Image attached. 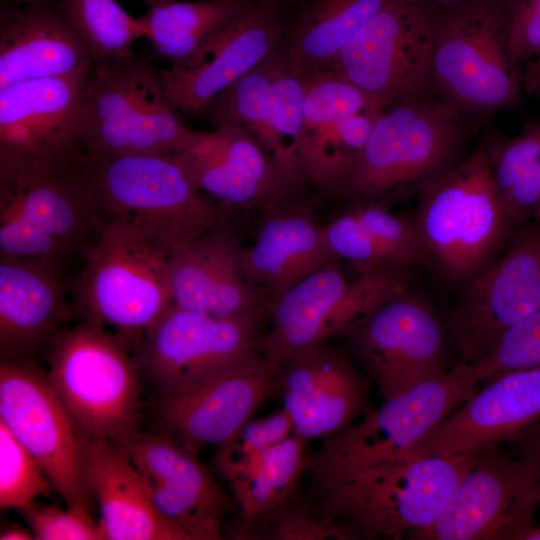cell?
Segmentation results:
<instances>
[{
  "label": "cell",
  "mask_w": 540,
  "mask_h": 540,
  "mask_svg": "<svg viewBox=\"0 0 540 540\" xmlns=\"http://www.w3.org/2000/svg\"><path fill=\"white\" fill-rule=\"evenodd\" d=\"M432 89L461 112L519 104L522 66L509 53L507 0H468L437 23Z\"/></svg>",
  "instance_id": "cell-10"
},
{
  "label": "cell",
  "mask_w": 540,
  "mask_h": 540,
  "mask_svg": "<svg viewBox=\"0 0 540 540\" xmlns=\"http://www.w3.org/2000/svg\"><path fill=\"white\" fill-rule=\"evenodd\" d=\"M513 441L518 443L520 458L532 468L540 495V420Z\"/></svg>",
  "instance_id": "cell-44"
},
{
  "label": "cell",
  "mask_w": 540,
  "mask_h": 540,
  "mask_svg": "<svg viewBox=\"0 0 540 540\" xmlns=\"http://www.w3.org/2000/svg\"><path fill=\"white\" fill-rule=\"evenodd\" d=\"M499 199L513 229L540 223V122L526 124L514 137L486 146Z\"/></svg>",
  "instance_id": "cell-35"
},
{
  "label": "cell",
  "mask_w": 540,
  "mask_h": 540,
  "mask_svg": "<svg viewBox=\"0 0 540 540\" xmlns=\"http://www.w3.org/2000/svg\"><path fill=\"white\" fill-rule=\"evenodd\" d=\"M1 540H31L34 539L30 529L13 523L4 528L0 534Z\"/></svg>",
  "instance_id": "cell-46"
},
{
  "label": "cell",
  "mask_w": 540,
  "mask_h": 540,
  "mask_svg": "<svg viewBox=\"0 0 540 540\" xmlns=\"http://www.w3.org/2000/svg\"><path fill=\"white\" fill-rule=\"evenodd\" d=\"M389 0H305L293 11L284 40L302 74L327 70L343 47Z\"/></svg>",
  "instance_id": "cell-32"
},
{
  "label": "cell",
  "mask_w": 540,
  "mask_h": 540,
  "mask_svg": "<svg viewBox=\"0 0 540 540\" xmlns=\"http://www.w3.org/2000/svg\"><path fill=\"white\" fill-rule=\"evenodd\" d=\"M437 23L422 0H389L327 70L381 110L422 97L432 88Z\"/></svg>",
  "instance_id": "cell-14"
},
{
  "label": "cell",
  "mask_w": 540,
  "mask_h": 540,
  "mask_svg": "<svg viewBox=\"0 0 540 540\" xmlns=\"http://www.w3.org/2000/svg\"><path fill=\"white\" fill-rule=\"evenodd\" d=\"M37 540H104L99 521L92 514L37 500L18 509Z\"/></svg>",
  "instance_id": "cell-42"
},
{
  "label": "cell",
  "mask_w": 540,
  "mask_h": 540,
  "mask_svg": "<svg viewBox=\"0 0 540 540\" xmlns=\"http://www.w3.org/2000/svg\"><path fill=\"white\" fill-rule=\"evenodd\" d=\"M80 165L106 224H125L169 252L226 216L172 154L86 152Z\"/></svg>",
  "instance_id": "cell-2"
},
{
  "label": "cell",
  "mask_w": 540,
  "mask_h": 540,
  "mask_svg": "<svg viewBox=\"0 0 540 540\" xmlns=\"http://www.w3.org/2000/svg\"><path fill=\"white\" fill-rule=\"evenodd\" d=\"M193 184L225 212L261 213L300 198L309 189L293 181L243 130L232 126L194 131L172 154Z\"/></svg>",
  "instance_id": "cell-20"
},
{
  "label": "cell",
  "mask_w": 540,
  "mask_h": 540,
  "mask_svg": "<svg viewBox=\"0 0 540 540\" xmlns=\"http://www.w3.org/2000/svg\"><path fill=\"white\" fill-rule=\"evenodd\" d=\"M72 285L65 266L0 257V360H36L70 320Z\"/></svg>",
  "instance_id": "cell-26"
},
{
  "label": "cell",
  "mask_w": 540,
  "mask_h": 540,
  "mask_svg": "<svg viewBox=\"0 0 540 540\" xmlns=\"http://www.w3.org/2000/svg\"><path fill=\"white\" fill-rule=\"evenodd\" d=\"M267 58L217 95L203 114L213 128L232 126L246 132L293 181L310 190L300 164L287 152L275 127Z\"/></svg>",
  "instance_id": "cell-33"
},
{
  "label": "cell",
  "mask_w": 540,
  "mask_h": 540,
  "mask_svg": "<svg viewBox=\"0 0 540 540\" xmlns=\"http://www.w3.org/2000/svg\"><path fill=\"white\" fill-rule=\"evenodd\" d=\"M303 76L298 156L310 189L327 197L365 145L381 109L331 70Z\"/></svg>",
  "instance_id": "cell-22"
},
{
  "label": "cell",
  "mask_w": 540,
  "mask_h": 540,
  "mask_svg": "<svg viewBox=\"0 0 540 540\" xmlns=\"http://www.w3.org/2000/svg\"><path fill=\"white\" fill-rule=\"evenodd\" d=\"M86 74L0 89V178L81 162Z\"/></svg>",
  "instance_id": "cell-15"
},
{
  "label": "cell",
  "mask_w": 540,
  "mask_h": 540,
  "mask_svg": "<svg viewBox=\"0 0 540 540\" xmlns=\"http://www.w3.org/2000/svg\"><path fill=\"white\" fill-rule=\"evenodd\" d=\"M255 0H158L140 16L146 38L170 63L195 52L215 31Z\"/></svg>",
  "instance_id": "cell-34"
},
{
  "label": "cell",
  "mask_w": 540,
  "mask_h": 540,
  "mask_svg": "<svg viewBox=\"0 0 540 540\" xmlns=\"http://www.w3.org/2000/svg\"><path fill=\"white\" fill-rule=\"evenodd\" d=\"M539 505L530 465L494 447L479 453L435 523L409 539L522 540Z\"/></svg>",
  "instance_id": "cell-17"
},
{
  "label": "cell",
  "mask_w": 540,
  "mask_h": 540,
  "mask_svg": "<svg viewBox=\"0 0 540 540\" xmlns=\"http://www.w3.org/2000/svg\"><path fill=\"white\" fill-rule=\"evenodd\" d=\"M233 520L227 536L236 540H355L345 526L320 513L304 490L261 513Z\"/></svg>",
  "instance_id": "cell-37"
},
{
  "label": "cell",
  "mask_w": 540,
  "mask_h": 540,
  "mask_svg": "<svg viewBox=\"0 0 540 540\" xmlns=\"http://www.w3.org/2000/svg\"><path fill=\"white\" fill-rule=\"evenodd\" d=\"M85 453L87 480L106 540H191L157 509L126 446L86 439Z\"/></svg>",
  "instance_id": "cell-30"
},
{
  "label": "cell",
  "mask_w": 540,
  "mask_h": 540,
  "mask_svg": "<svg viewBox=\"0 0 540 540\" xmlns=\"http://www.w3.org/2000/svg\"><path fill=\"white\" fill-rule=\"evenodd\" d=\"M44 357L47 376L84 438L128 447L139 432L142 378L124 341L102 325L76 320Z\"/></svg>",
  "instance_id": "cell-4"
},
{
  "label": "cell",
  "mask_w": 540,
  "mask_h": 540,
  "mask_svg": "<svg viewBox=\"0 0 540 540\" xmlns=\"http://www.w3.org/2000/svg\"><path fill=\"white\" fill-rule=\"evenodd\" d=\"M92 54L59 2L1 5L0 89L86 74Z\"/></svg>",
  "instance_id": "cell-28"
},
{
  "label": "cell",
  "mask_w": 540,
  "mask_h": 540,
  "mask_svg": "<svg viewBox=\"0 0 540 540\" xmlns=\"http://www.w3.org/2000/svg\"><path fill=\"white\" fill-rule=\"evenodd\" d=\"M307 442L291 434L264 452L242 479L230 486L240 509L237 516L261 513L299 490L306 474Z\"/></svg>",
  "instance_id": "cell-36"
},
{
  "label": "cell",
  "mask_w": 540,
  "mask_h": 540,
  "mask_svg": "<svg viewBox=\"0 0 540 540\" xmlns=\"http://www.w3.org/2000/svg\"><path fill=\"white\" fill-rule=\"evenodd\" d=\"M292 12L254 1L187 58L159 69L179 111L203 114L222 91L260 65L285 40Z\"/></svg>",
  "instance_id": "cell-18"
},
{
  "label": "cell",
  "mask_w": 540,
  "mask_h": 540,
  "mask_svg": "<svg viewBox=\"0 0 540 540\" xmlns=\"http://www.w3.org/2000/svg\"><path fill=\"white\" fill-rule=\"evenodd\" d=\"M152 500L191 540H220L237 501L198 459L165 433L138 432L128 445Z\"/></svg>",
  "instance_id": "cell-21"
},
{
  "label": "cell",
  "mask_w": 540,
  "mask_h": 540,
  "mask_svg": "<svg viewBox=\"0 0 540 540\" xmlns=\"http://www.w3.org/2000/svg\"><path fill=\"white\" fill-rule=\"evenodd\" d=\"M470 364L460 361L376 408L308 453L307 486L409 457L431 432L475 392Z\"/></svg>",
  "instance_id": "cell-6"
},
{
  "label": "cell",
  "mask_w": 540,
  "mask_h": 540,
  "mask_svg": "<svg viewBox=\"0 0 540 540\" xmlns=\"http://www.w3.org/2000/svg\"><path fill=\"white\" fill-rule=\"evenodd\" d=\"M410 269L349 275L332 262L269 299L268 330L260 340L263 358L282 365L320 343L340 336L362 317L409 289Z\"/></svg>",
  "instance_id": "cell-11"
},
{
  "label": "cell",
  "mask_w": 540,
  "mask_h": 540,
  "mask_svg": "<svg viewBox=\"0 0 540 540\" xmlns=\"http://www.w3.org/2000/svg\"><path fill=\"white\" fill-rule=\"evenodd\" d=\"M479 453L409 457L306 486L315 508L356 539H401L430 527Z\"/></svg>",
  "instance_id": "cell-1"
},
{
  "label": "cell",
  "mask_w": 540,
  "mask_h": 540,
  "mask_svg": "<svg viewBox=\"0 0 540 540\" xmlns=\"http://www.w3.org/2000/svg\"><path fill=\"white\" fill-rule=\"evenodd\" d=\"M508 48L521 65L540 54V0H507Z\"/></svg>",
  "instance_id": "cell-43"
},
{
  "label": "cell",
  "mask_w": 540,
  "mask_h": 540,
  "mask_svg": "<svg viewBox=\"0 0 540 540\" xmlns=\"http://www.w3.org/2000/svg\"><path fill=\"white\" fill-rule=\"evenodd\" d=\"M253 243L241 248L246 279L274 298L325 265L337 262L308 198L262 212Z\"/></svg>",
  "instance_id": "cell-29"
},
{
  "label": "cell",
  "mask_w": 540,
  "mask_h": 540,
  "mask_svg": "<svg viewBox=\"0 0 540 540\" xmlns=\"http://www.w3.org/2000/svg\"><path fill=\"white\" fill-rule=\"evenodd\" d=\"M142 1L149 6V5L155 3L158 0H142Z\"/></svg>",
  "instance_id": "cell-51"
},
{
  "label": "cell",
  "mask_w": 540,
  "mask_h": 540,
  "mask_svg": "<svg viewBox=\"0 0 540 540\" xmlns=\"http://www.w3.org/2000/svg\"><path fill=\"white\" fill-rule=\"evenodd\" d=\"M263 322L172 306L145 333L133 357L157 397L185 393L261 358Z\"/></svg>",
  "instance_id": "cell-12"
},
{
  "label": "cell",
  "mask_w": 540,
  "mask_h": 540,
  "mask_svg": "<svg viewBox=\"0 0 540 540\" xmlns=\"http://www.w3.org/2000/svg\"><path fill=\"white\" fill-rule=\"evenodd\" d=\"M371 383L352 356L329 340L279 366L277 395L296 435L324 440L371 409Z\"/></svg>",
  "instance_id": "cell-23"
},
{
  "label": "cell",
  "mask_w": 540,
  "mask_h": 540,
  "mask_svg": "<svg viewBox=\"0 0 540 540\" xmlns=\"http://www.w3.org/2000/svg\"><path fill=\"white\" fill-rule=\"evenodd\" d=\"M59 5L93 62L128 55L137 40L146 38L140 17L131 16L116 0H60Z\"/></svg>",
  "instance_id": "cell-38"
},
{
  "label": "cell",
  "mask_w": 540,
  "mask_h": 540,
  "mask_svg": "<svg viewBox=\"0 0 540 540\" xmlns=\"http://www.w3.org/2000/svg\"><path fill=\"white\" fill-rule=\"evenodd\" d=\"M242 244L226 216L170 252L167 275L173 306L215 317L266 321L269 296L245 277Z\"/></svg>",
  "instance_id": "cell-25"
},
{
  "label": "cell",
  "mask_w": 540,
  "mask_h": 540,
  "mask_svg": "<svg viewBox=\"0 0 540 540\" xmlns=\"http://www.w3.org/2000/svg\"><path fill=\"white\" fill-rule=\"evenodd\" d=\"M437 1H440V2L445 3V4L457 5L459 3H462V2H465V1H468V0H437Z\"/></svg>",
  "instance_id": "cell-50"
},
{
  "label": "cell",
  "mask_w": 540,
  "mask_h": 540,
  "mask_svg": "<svg viewBox=\"0 0 540 540\" xmlns=\"http://www.w3.org/2000/svg\"><path fill=\"white\" fill-rule=\"evenodd\" d=\"M470 367L478 383L540 367V308L502 333Z\"/></svg>",
  "instance_id": "cell-40"
},
{
  "label": "cell",
  "mask_w": 540,
  "mask_h": 540,
  "mask_svg": "<svg viewBox=\"0 0 540 540\" xmlns=\"http://www.w3.org/2000/svg\"><path fill=\"white\" fill-rule=\"evenodd\" d=\"M324 228L334 259L357 274L433 268L412 221L392 212L387 201L347 203Z\"/></svg>",
  "instance_id": "cell-31"
},
{
  "label": "cell",
  "mask_w": 540,
  "mask_h": 540,
  "mask_svg": "<svg viewBox=\"0 0 540 540\" xmlns=\"http://www.w3.org/2000/svg\"><path fill=\"white\" fill-rule=\"evenodd\" d=\"M461 113L441 97L422 96L385 108L327 197L346 204L388 201L410 188L421 189L454 164L463 143Z\"/></svg>",
  "instance_id": "cell-3"
},
{
  "label": "cell",
  "mask_w": 540,
  "mask_h": 540,
  "mask_svg": "<svg viewBox=\"0 0 540 540\" xmlns=\"http://www.w3.org/2000/svg\"><path fill=\"white\" fill-rule=\"evenodd\" d=\"M278 370L261 357L188 392L157 397L158 431L197 456L218 447L277 395Z\"/></svg>",
  "instance_id": "cell-24"
},
{
  "label": "cell",
  "mask_w": 540,
  "mask_h": 540,
  "mask_svg": "<svg viewBox=\"0 0 540 540\" xmlns=\"http://www.w3.org/2000/svg\"><path fill=\"white\" fill-rule=\"evenodd\" d=\"M80 163L0 178V257H83L106 223Z\"/></svg>",
  "instance_id": "cell-9"
},
{
  "label": "cell",
  "mask_w": 540,
  "mask_h": 540,
  "mask_svg": "<svg viewBox=\"0 0 540 540\" xmlns=\"http://www.w3.org/2000/svg\"><path fill=\"white\" fill-rule=\"evenodd\" d=\"M54 490L33 456L0 422V507L20 509Z\"/></svg>",
  "instance_id": "cell-41"
},
{
  "label": "cell",
  "mask_w": 540,
  "mask_h": 540,
  "mask_svg": "<svg viewBox=\"0 0 540 540\" xmlns=\"http://www.w3.org/2000/svg\"><path fill=\"white\" fill-rule=\"evenodd\" d=\"M193 133L148 61L132 52L92 63L84 86L85 153L169 155Z\"/></svg>",
  "instance_id": "cell-8"
},
{
  "label": "cell",
  "mask_w": 540,
  "mask_h": 540,
  "mask_svg": "<svg viewBox=\"0 0 540 540\" xmlns=\"http://www.w3.org/2000/svg\"><path fill=\"white\" fill-rule=\"evenodd\" d=\"M60 0H1V5L25 6L38 3L59 2Z\"/></svg>",
  "instance_id": "cell-47"
},
{
  "label": "cell",
  "mask_w": 540,
  "mask_h": 540,
  "mask_svg": "<svg viewBox=\"0 0 540 540\" xmlns=\"http://www.w3.org/2000/svg\"><path fill=\"white\" fill-rule=\"evenodd\" d=\"M260 2L273 3L280 5L293 13V9L302 3L304 0H256Z\"/></svg>",
  "instance_id": "cell-48"
},
{
  "label": "cell",
  "mask_w": 540,
  "mask_h": 540,
  "mask_svg": "<svg viewBox=\"0 0 540 540\" xmlns=\"http://www.w3.org/2000/svg\"><path fill=\"white\" fill-rule=\"evenodd\" d=\"M433 268L464 280L485 265L510 230L486 147L428 181L411 219Z\"/></svg>",
  "instance_id": "cell-7"
},
{
  "label": "cell",
  "mask_w": 540,
  "mask_h": 540,
  "mask_svg": "<svg viewBox=\"0 0 540 540\" xmlns=\"http://www.w3.org/2000/svg\"><path fill=\"white\" fill-rule=\"evenodd\" d=\"M0 422L33 456L67 508L92 514L86 439L36 360H0Z\"/></svg>",
  "instance_id": "cell-13"
},
{
  "label": "cell",
  "mask_w": 540,
  "mask_h": 540,
  "mask_svg": "<svg viewBox=\"0 0 540 540\" xmlns=\"http://www.w3.org/2000/svg\"><path fill=\"white\" fill-rule=\"evenodd\" d=\"M486 383L409 457L480 453L515 440L540 420V367L510 371Z\"/></svg>",
  "instance_id": "cell-27"
},
{
  "label": "cell",
  "mask_w": 540,
  "mask_h": 540,
  "mask_svg": "<svg viewBox=\"0 0 540 540\" xmlns=\"http://www.w3.org/2000/svg\"><path fill=\"white\" fill-rule=\"evenodd\" d=\"M340 337L384 400L449 368L442 325L409 289L358 320Z\"/></svg>",
  "instance_id": "cell-16"
},
{
  "label": "cell",
  "mask_w": 540,
  "mask_h": 540,
  "mask_svg": "<svg viewBox=\"0 0 540 540\" xmlns=\"http://www.w3.org/2000/svg\"><path fill=\"white\" fill-rule=\"evenodd\" d=\"M522 87L530 97L540 100V54L524 63Z\"/></svg>",
  "instance_id": "cell-45"
},
{
  "label": "cell",
  "mask_w": 540,
  "mask_h": 540,
  "mask_svg": "<svg viewBox=\"0 0 540 540\" xmlns=\"http://www.w3.org/2000/svg\"><path fill=\"white\" fill-rule=\"evenodd\" d=\"M293 433L292 420L283 408L262 418H251L218 446L214 466L231 486L242 479L264 452Z\"/></svg>",
  "instance_id": "cell-39"
},
{
  "label": "cell",
  "mask_w": 540,
  "mask_h": 540,
  "mask_svg": "<svg viewBox=\"0 0 540 540\" xmlns=\"http://www.w3.org/2000/svg\"><path fill=\"white\" fill-rule=\"evenodd\" d=\"M522 540H540V527L537 526L527 534L524 535Z\"/></svg>",
  "instance_id": "cell-49"
},
{
  "label": "cell",
  "mask_w": 540,
  "mask_h": 540,
  "mask_svg": "<svg viewBox=\"0 0 540 540\" xmlns=\"http://www.w3.org/2000/svg\"><path fill=\"white\" fill-rule=\"evenodd\" d=\"M540 308V223L519 228L505 253L473 276L449 327L462 362H476L507 329Z\"/></svg>",
  "instance_id": "cell-19"
},
{
  "label": "cell",
  "mask_w": 540,
  "mask_h": 540,
  "mask_svg": "<svg viewBox=\"0 0 540 540\" xmlns=\"http://www.w3.org/2000/svg\"><path fill=\"white\" fill-rule=\"evenodd\" d=\"M169 255L125 224H106L86 249L83 267L73 281L75 321L104 326L133 353L145 333L173 306Z\"/></svg>",
  "instance_id": "cell-5"
}]
</instances>
